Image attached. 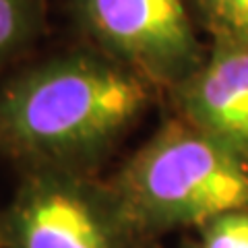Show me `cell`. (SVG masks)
<instances>
[{
	"instance_id": "1",
	"label": "cell",
	"mask_w": 248,
	"mask_h": 248,
	"mask_svg": "<svg viewBox=\"0 0 248 248\" xmlns=\"http://www.w3.org/2000/svg\"><path fill=\"white\" fill-rule=\"evenodd\" d=\"M151 83L97 52H68L0 85V153L89 172L145 112Z\"/></svg>"
},
{
	"instance_id": "2",
	"label": "cell",
	"mask_w": 248,
	"mask_h": 248,
	"mask_svg": "<svg viewBox=\"0 0 248 248\" xmlns=\"http://www.w3.org/2000/svg\"><path fill=\"white\" fill-rule=\"evenodd\" d=\"M110 184L141 238L248 211V161L186 118L168 122Z\"/></svg>"
},
{
	"instance_id": "3",
	"label": "cell",
	"mask_w": 248,
	"mask_h": 248,
	"mask_svg": "<svg viewBox=\"0 0 248 248\" xmlns=\"http://www.w3.org/2000/svg\"><path fill=\"white\" fill-rule=\"evenodd\" d=\"M4 248H133L141 240L112 184L66 168H25L0 211Z\"/></svg>"
},
{
	"instance_id": "4",
	"label": "cell",
	"mask_w": 248,
	"mask_h": 248,
	"mask_svg": "<svg viewBox=\"0 0 248 248\" xmlns=\"http://www.w3.org/2000/svg\"><path fill=\"white\" fill-rule=\"evenodd\" d=\"M83 31L151 85L178 87L203 62L184 0H73Z\"/></svg>"
},
{
	"instance_id": "5",
	"label": "cell",
	"mask_w": 248,
	"mask_h": 248,
	"mask_svg": "<svg viewBox=\"0 0 248 248\" xmlns=\"http://www.w3.org/2000/svg\"><path fill=\"white\" fill-rule=\"evenodd\" d=\"M182 116L248 161V44L215 42L176 87Z\"/></svg>"
},
{
	"instance_id": "6",
	"label": "cell",
	"mask_w": 248,
	"mask_h": 248,
	"mask_svg": "<svg viewBox=\"0 0 248 248\" xmlns=\"http://www.w3.org/2000/svg\"><path fill=\"white\" fill-rule=\"evenodd\" d=\"M42 25V0H0V64L25 48Z\"/></svg>"
},
{
	"instance_id": "7",
	"label": "cell",
	"mask_w": 248,
	"mask_h": 248,
	"mask_svg": "<svg viewBox=\"0 0 248 248\" xmlns=\"http://www.w3.org/2000/svg\"><path fill=\"white\" fill-rule=\"evenodd\" d=\"M195 6L215 42L248 44V0H195Z\"/></svg>"
},
{
	"instance_id": "8",
	"label": "cell",
	"mask_w": 248,
	"mask_h": 248,
	"mask_svg": "<svg viewBox=\"0 0 248 248\" xmlns=\"http://www.w3.org/2000/svg\"><path fill=\"white\" fill-rule=\"evenodd\" d=\"M201 248H248V211H228L205 221Z\"/></svg>"
},
{
	"instance_id": "9",
	"label": "cell",
	"mask_w": 248,
	"mask_h": 248,
	"mask_svg": "<svg viewBox=\"0 0 248 248\" xmlns=\"http://www.w3.org/2000/svg\"><path fill=\"white\" fill-rule=\"evenodd\" d=\"M0 248H4V246H2V240H0Z\"/></svg>"
}]
</instances>
